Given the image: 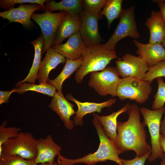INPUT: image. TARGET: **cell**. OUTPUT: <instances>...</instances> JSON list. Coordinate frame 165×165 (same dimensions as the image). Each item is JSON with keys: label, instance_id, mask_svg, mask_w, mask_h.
<instances>
[{"label": "cell", "instance_id": "obj_20", "mask_svg": "<svg viewBox=\"0 0 165 165\" xmlns=\"http://www.w3.org/2000/svg\"><path fill=\"white\" fill-rule=\"evenodd\" d=\"M145 25L150 32L148 43L161 44L165 37V25L160 12L152 10Z\"/></svg>", "mask_w": 165, "mask_h": 165}, {"label": "cell", "instance_id": "obj_5", "mask_svg": "<svg viewBox=\"0 0 165 165\" xmlns=\"http://www.w3.org/2000/svg\"><path fill=\"white\" fill-rule=\"evenodd\" d=\"M135 6L123 9L119 22L113 34L106 43L102 45L104 48L115 51L118 42L123 38L129 37L134 39L140 38L135 20Z\"/></svg>", "mask_w": 165, "mask_h": 165}, {"label": "cell", "instance_id": "obj_30", "mask_svg": "<svg viewBox=\"0 0 165 165\" xmlns=\"http://www.w3.org/2000/svg\"><path fill=\"white\" fill-rule=\"evenodd\" d=\"M107 0H83L82 1V9L89 12L101 14Z\"/></svg>", "mask_w": 165, "mask_h": 165}, {"label": "cell", "instance_id": "obj_11", "mask_svg": "<svg viewBox=\"0 0 165 165\" xmlns=\"http://www.w3.org/2000/svg\"><path fill=\"white\" fill-rule=\"evenodd\" d=\"M80 15L81 24L79 32L86 46L100 45L104 40L99 31L98 22L102 16L83 9Z\"/></svg>", "mask_w": 165, "mask_h": 165}, {"label": "cell", "instance_id": "obj_36", "mask_svg": "<svg viewBox=\"0 0 165 165\" xmlns=\"http://www.w3.org/2000/svg\"><path fill=\"white\" fill-rule=\"evenodd\" d=\"M160 142L161 148L163 152L165 153V135L160 134Z\"/></svg>", "mask_w": 165, "mask_h": 165}, {"label": "cell", "instance_id": "obj_22", "mask_svg": "<svg viewBox=\"0 0 165 165\" xmlns=\"http://www.w3.org/2000/svg\"><path fill=\"white\" fill-rule=\"evenodd\" d=\"M44 39L42 35H40L36 39L31 42L34 47L35 55L32 67L27 76L23 80L17 82L16 85L28 82L35 84L37 79V74L42 62V54L44 45Z\"/></svg>", "mask_w": 165, "mask_h": 165}, {"label": "cell", "instance_id": "obj_15", "mask_svg": "<svg viewBox=\"0 0 165 165\" xmlns=\"http://www.w3.org/2000/svg\"><path fill=\"white\" fill-rule=\"evenodd\" d=\"M37 147L38 153L35 161L36 165L45 163H53L55 157L60 154L62 149L50 135L37 139Z\"/></svg>", "mask_w": 165, "mask_h": 165}, {"label": "cell", "instance_id": "obj_7", "mask_svg": "<svg viewBox=\"0 0 165 165\" xmlns=\"http://www.w3.org/2000/svg\"><path fill=\"white\" fill-rule=\"evenodd\" d=\"M164 108L153 110L142 107L140 109L144 119L143 122L148 128L151 137V152L147 159L149 162H152L158 158L162 159L165 158V155L161 148L160 142V124Z\"/></svg>", "mask_w": 165, "mask_h": 165}, {"label": "cell", "instance_id": "obj_18", "mask_svg": "<svg viewBox=\"0 0 165 165\" xmlns=\"http://www.w3.org/2000/svg\"><path fill=\"white\" fill-rule=\"evenodd\" d=\"M81 24L80 15L67 13L58 28L52 45L61 43L65 39L79 32Z\"/></svg>", "mask_w": 165, "mask_h": 165}, {"label": "cell", "instance_id": "obj_31", "mask_svg": "<svg viewBox=\"0 0 165 165\" xmlns=\"http://www.w3.org/2000/svg\"><path fill=\"white\" fill-rule=\"evenodd\" d=\"M0 165H36L35 161L24 159L17 156H0Z\"/></svg>", "mask_w": 165, "mask_h": 165}, {"label": "cell", "instance_id": "obj_23", "mask_svg": "<svg viewBox=\"0 0 165 165\" xmlns=\"http://www.w3.org/2000/svg\"><path fill=\"white\" fill-rule=\"evenodd\" d=\"M81 0H63L57 2L53 0H47L45 8L50 12L59 10L76 15H80L82 10Z\"/></svg>", "mask_w": 165, "mask_h": 165}, {"label": "cell", "instance_id": "obj_42", "mask_svg": "<svg viewBox=\"0 0 165 165\" xmlns=\"http://www.w3.org/2000/svg\"><path fill=\"white\" fill-rule=\"evenodd\" d=\"M163 1H165V0H163Z\"/></svg>", "mask_w": 165, "mask_h": 165}, {"label": "cell", "instance_id": "obj_9", "mask_svg": "<svg viewBox=\"0 0 165 165\" xmlns=\"http://www.w3.org/2000/svg\"><path fill=\"white\" fill-rule=\"evenodd\" d=\"M67 13L65 11L52 13L46 9L44 13H34L32 15L31 18L40 27L44 39L42 53L51 47L58 28Z\"/></svg>", "mask_w": 165, "mask_h": 165}, {"label": "cell", "instance_id": "obj_10", "mask_svg": "<svg viewBox=\"0 0 165 165\" xmlns=\"http://www.w3.org/2000/svg\"><path fill=\"white\" fill-rule=\"evenodd\" d=\"M116 64L119 75L122 78L135 77L144 80L149 68L143 59L129 53L119 58Z\"/></svg>", "mask_w": 165, "mask_h": 165}, {"label": "cell", "instance_id": "obj_26", "mask_svg": "<svg viewBox=\"0 0 165 165\" xmlns=\"http://www.w3.org/2000/svg\"><path fill=\"white\" fill-rule=\"evenodd\" d=\"M122 2V0H107L101 14L106 17L108 26H110L115 19L119 18L123 9Z\"/></svg>", "mask_w": 165, "mask_h": 165}, {"label": "cell", "instance_id": "obj_19", "mask_svg": "<svg viewBox=\"0 0 165 165\" xmlns=\"http://www.w3.org/2000/svg\"><path fill=\"white\" fill-rule=\"evenodd\" d=\"M66 59L51 47L46 51L45 56L40 65L37 79L39 83L47 82L50 79L49 75L52 69L59 64L66 62Z\"/></svg>", "mask_w": 165, "mask_h": 165}, {"label": "cell", "instance_id": "obj_1", "mask_svg": "<svg viewBox=\"0 0 165 165\" xmlns=\"http://www.w3.org/2000/svg\"><path fill=\"white\" fill-rule=\"evenodd\" d=\"M140 109L136 105L130 104L126 112L128 120L121 122L118 121V134L115 145L121 153L133 150L136 156L142 157L151 152V146L146 142V126L141 122Z\"/></svg>", "mask_w": 165, "mask_h": 165}, {"label": "cell", "instance_id": "obj_16", "mask_svg": "<svg viewBox=\"0 0 165 165\" xmlns=\"http://www.w3.org/2000/svg\"><path fill=\"white\" fill-rule=\"evenodd\" d=\"M133 42L138 48L136 53L144 60L149 68L165 60V48L161 44H143L135 40Z\"/></svg>", "mask_w": 165, "mask_h": 165}, {"label": "cell", "instance_id": "obj_35", "mask_svg": "<svg viewBox=\"0 0 165 165\" xmlns=\"http://www.w3.org/2000/svg\"><path fill=\"white\" fill-rule=\"evenodd\" d=\"M153 2H157L160 9L161 14L165 25V2L162 0H154Z\"/></svg>", "mask_w": 165, "mask_h": 165}, {"label": "cell", "instance_id": "obj_6", "mask_svg": "<svg viewBox=\"0 0 165 165\" xmlns=\"http://www.w3.org/2000/svg\"><path fill=\"white\" fill-rule=\"evenodd\" d=\"M151 83L135 77L121 78L116 90V96L121 101L128 99L142 104L152 93Z\"/></svg>", "mask_w": 165, "mask_h": 165}, {"label": "cell", "instance_id": "obj_39", "mask_svg": "<svg viewBox=\"0 0 165 165\" xmlns=\"http://www.w3.org/2000/svg\"><path fill=\"white\" fill-rule=\"evenodd\" d=\"M161 44L165 48V37L161 43Z\"/></svg>", "mask_w": 165, "mask_h": 165}, {"label": "cell", "instance_id": "obj_40", "mask_svg": "<svg viewBox=\"0 0 165 165\" xmlns=\"http://www.w3.org/2000/svg\"><path fill=\"white\" fill-rule=\"evenodd\" d=\"M160 165H165V158L162 159Z\"/></svg>", "mask_w": 165, "mask_h": 165}, {"label": "cell", "instance_id": "obj_12", "mask_svg": "<svg viewBox=\"0 0 165 165\" xmlns=\"http://www.w3.org/2000/svg\"><path fill=\"white\" fill-rule=\"evenodd\" d=\"M42 9V6L37 3L20 4L17 8H13L0 12V16L4 19H7L9 23L17 22L26 27L33 25L31 18L32 15L36 10Z\"/></svg>", "mask_w": 165, "mask_h": 165}, {"label": "cell", "instance_id": "obj_25", "mask_svg": "<svg viewBox=\"0 0 165 165\" xmlns=\"http://www.w3.org/2000/svg\"><path fill=\"white\" fill-rule=\"evenodd\" d=\"M17 93L22 94L28 91H33L53 97L56 92V88L46 82L38 84L24 83L17 85L14 88Z\"/></svg>", "mask_w": 165, "mask_h": 165}, {"label": "cell", "instance_id": "obj_14", "mask_svg": "<svg viewBox=\"0 0 165 165\" xmlns=\"http://www.w3.org/2000/svg\"><path fill=\"white\" fill-rule=\"evenodd\" d=\"M86 47L79 31L69 37L64 44H53L51 47L66 58L75 61L81 57Z\"/></svg>", "mask_w": 165, "mask_h": 165}, {"label": "cell", "instance_id": "obj_32", "mask_svg": "<svg viewBox=\"0 0 165 165\" xmlns=\"http://www.w3.org/2000/svg\"><path fill=\"white\" fill-rule=\"evenodd\" d=\"M46 1V0H1L0 6L5 10H8L14 8V5L17 4L37 3L40 5L42 10L45 11L46 9L44 4Z\"/></svg>", "mask_w": 165, "mask_h": 165}, {"label": "cell", "instance_id": "obj_8", "mask_svg": "<svg viewBox=\"0 0 165 165\" xmlns=\"http://www.w3.org/2000/svg\"><path fill=\"white\" fill-rule=\"evenodd\" d=\"M119 76L116 68L108 66L101 72L91 73L88 85L101 96H116Z\"/></svg>", "mask_w": 165, "mask_h": 165}, {"label": "cell", "instance_id": "obj_24", "mask_svg": "<svg viewBox=\"0 0 165 165\" xmlns=\"http://www.w3.org/2000/svg\"><path fill=\"white\" fill-rule=\"evenodd\" d=\"M82 63L81 57L73 61L66 58L65 66L60 74L55 79H49L47 83L54 86L59 92H62V85L64 81L80 67Z\"/></svg>", "mask_w": 165, "mask_h": 165}, {"label": "cell", "instance_id": "obj_33", "mask_svg": "<svg viewBox=\"0 0 165 165\" xmlns=\"http://www.w3.org/2000/svg\"><path fill=\"white\" fill-rule=\"evenodd\" d=\"M151 152H150L142 157L136 156L131 160L122 159L123 165H144L147 159L150 156Z\"/></svg>", "mask_w": 165, "mask_h": 165}, {"label": "cell", "instance_id": "obj_34", "mask_svg": "<svg viewBox=\"0 0 165 165\" xmlns=\"http://www.w3.org/2000/svg\"><path fill=\"white\" fill-rule=\"evenodd\" d=\"M16 92L14 88L8 91H0V104L3 103H7L10 95L13 92Z\"/></svg>", "mask_w": 165, "mask_h": 165}, {"label": "cell", "instance_id": "obj_29", "mask_svg": "<svg viewBox=\"0 0 165 165\" xmlns=\"http://www.w3.org/2000/svg\"><path fill=\"white\" fill-rule=\"evenodd\" d=\"M163 77H165V60L149 68L144 81L152 83L155 79Z\"/></svg>", "mask_w": 165, "mask_h": 165}, {"label": "cell", "instance_id": "obj_21", "mask_svg": "<svg viewBox=\"0 0 165 165\" xmlns=\"http://www.w3.org/2000/svg\"><path fill=\"white\" fill-rule=\"evenodd\" d=\"M130 104L127 103L118 111L112 112L111 114L106 116H100L96 113L93 116L102 126L103 130L106 135L115 143L117 137V118L121 114L125 112L129 107Z\"/></svg>", "mask_w": 165, "mask_h": 165}, {"label": "cell", "instance_id": "obj_4", "mask_svg": "<svg viewBox=\"0 0 165 165\" xmlns=\"http://www.w3.org/2000/svg\"><path fill=\"white\" fill-rule=\"evenodd\" d=\"M37 141L31 133L20 131L17 136L3 144L0 156H17L35 161L38 153Z\"/></svg>", "mask_w": 165, "mask_h": 165}, {"label": "cell", "instance_id": "obj_17", "mask_svg": "<svg viewBox=\"0 0 165 165\" xmlns=\"http://www.w3.org/2000/svg\"><path fill=\"white\" fill-rule=\"evenodd\" d=\"M67 99L75 102L78 107L76 116L73 117V123L76 126H81L83 124L82 119L86 115L97 112L100 113L102 109L105 107L111 106L116 101V99L111 98L100 103L80 102L74 97L71 94L66 96Z\"/></svg>", "mask_w": 165, "mask_h": 165}, {"label": "cell", "instance_id": "obj_3", "mask_svg": "<svg viewBox=\"0 0 165 165\" xmlns=\"http://www.w3.org/2000/svg\"><path fill=\"white\" fill-rule=\"evenodd\" d=\"M82 63L77 70L75 75L76 82L80 83L83 78L90 73L102 70L113 59L118 57L115 51H110L102 45L86 47L81 55Z\"/></svg>", "mask_w": 165, "mask_h": 165}, {"label": "cell", "instance_id": "obj_41", "mask_svg": "<svg viewBox=\"0 0 165 165\" xmlns=\"http://www.w3.org/2000/svg\"><path fill=\"white\" fill-rule=\"evenodd\" d=\"M58 161L57 162L58 165H64L60 161Z\"/></svg>", "mask_w": 165, "mask_h": 165}, {"label": "cell", "instance_id": "obj_13", "mask_svg": "<svg viewBox=\"0 0 165 165\" xmlns=\"http://www.w3.org/2000/svg\"><path fill=\"white\" fill-rule=\"evenodd\" d=\"M75 105L64 97L62 92L57 91L53 97L49 107L56 112L63 122L65 127L71 130L74 127L73 120L71 117L76 113L73 108Z\"/></svg>", "mask_w": 165, "mask_h": 165}, {"label": "cell", "instance_id": "obj_2", "mask_svg": "<svg viewBox=\"0 0 165 165\" xmlns=\"http://www.w3.org/2000/svg\"><path fill=\"white\" fill-rule=\"evenodd\" d=\"M92 123L96 128L100 140L97 150L94 153H90L82 157L73 159L66 158L60 154L58 156L57 161L64 165H73L79 163L94 165L99 162L110 160L119 165H123L122 159L119 157L121 153L114 142L106 135L102 126L96 119L94 118Z\"/></svg>", "mask_w": 165, "mask_h": 165}, {"label": "cell", "instance_id": "obj_28", "mask_svg": "<svg viewBox=\"0 0 165 165\" xmlns=\"http://www.w3.org/2000/svg\"><path fill=\"white\" fill-rule=\"evenodd\" d=\"M156 81L158 89L152 102V107L153 110L163 109L165 103V82L162 78H157Z\"/></svg>", "mask_w": 165, "mask_h": 165}, {"label": "cell", "instance_id": "obj_38", "mask_svg": "<svg viewBox=\"0 0 165 165\" xmlns=\"http://www.w3.org/2000/svg\"><path fill=\"white\" fill-rule=\"evenodd\" d=\"M39 165H58L57 163L55 162L53 163H40Z\"/></svg>", "mask_w": 165, "mask_h": 165}, {"label": "cell", "instance_id": "obj_27", "mask_svg": "<svg viewBox=\"0 0 165 165\" xmlns=\"http://www.w3.org/2000/svg\"><path fill=\"white\" fill-rule=\"evenodd\" d=\"M7 122L5 120L0 126V155L3 144L9 139L17 136L21 129L16 127H7Z\"/></svg>", "mask_w": 165, "mask_h": 165}, {"label": "cell", "instance_id": "obj_37", "mask_svg": "<svg viewBox=\"0 0 165 165\" xmlns=\"http://www.w3.org/2000/svg\"><path fill=\"white\" fill-rule=\"evenodd\" d=\"M163 115V118L160 124V132L161 134L165 135V108H164Z\"/></svg>", "mask_w": 165, "mask_h": 165}]
</instances>
